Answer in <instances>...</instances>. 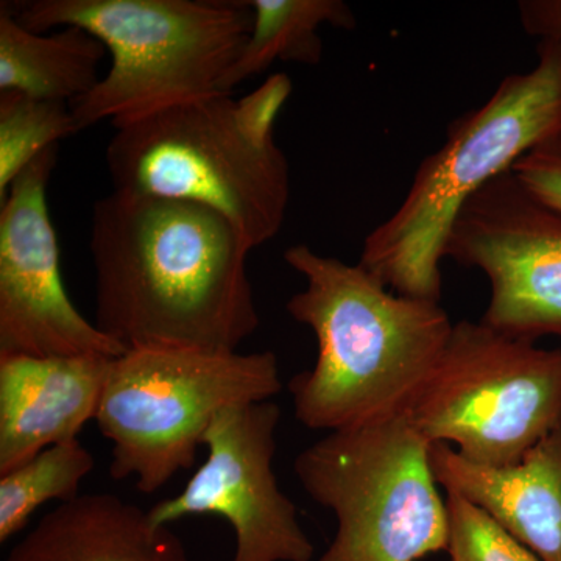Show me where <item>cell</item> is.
<instances>
[{
	"instance_id": "obj_22",
	"label": "cell",
	"mask_w": 561,
	"mask_h": 561,
	"mask_svg": "<svg viewBox=\"0 0 561 561\" xmlns=\"http://www.w3.org/2000/svg\"><path fill=\"white\" fill-rule=\"evenodd\" d=\"M518 11L527 35L540 41L561 39V0H523Z\"/></svg>"
},
{
	"instance_id": "obj_14",
	"label": "cell",
	"mask_w": 561,
	"mask_h": 561,
	"mask_svg": "<svg viewBox=\"0 0 561 561\" xmlns=\"http://www.w3.org/2000/svg\"><path fill=\"white\" fill-rule=\"evenodd\" d=\"M3 561H191L179 535L111 493L80 494L46 513Z\"/></svg>"
},
{
	"instance_id": "obj_1",
	"label": "cell",
	"mask_w": 561,
	"mask_h": 561,
	"mask_svg": "<svg viewBox=\"0 0 561 561\" xmlns=\"http://www.w3.org/2000/svg\"><path fill=\"white\" fill-rule=\"evenodd\" d=\"M253 250L216 210L114 190L92 208L95 324L125 351H238L261 324Z\"/></svg>"
},
{
	"instance_id": "obj_9",
	"label": "cell",
	"mask_w": 561,
	"mask_h": 561,
	"mask_svg": "<svg viewBox=\"0 0 561 561\" xmlns=\"http://www.w3.org/2000/svg\"><path fill=\"white\" fill-rule=\"evenodd\" d=\"M445 260L489 279L485 327L524 342L561 339V213L515 173L491 181L461 208Z\"/></svg>"
},
{
	"instance_id": "obj_16",
	"label": "cell",
	"mask_w": 561,
	"mask_h": 561,
	"mask_svg": "<svg viewBox=\"0 0 561 561\" xmlns=\"http://www.w3.org/2000/svg\"><path fill=\"white\" fill-rule=\"evenodd\" d=\"M253 24L238 60L220 84L232 94L243 81L261 76L276 61L317 66L323 58V25L354 31L356 16L342 0H247Z\"/></svg>"
},
{
	"instance_id": "obj_17",
	"label": "cell",
	"mask_w": 561,
	"mask_h": 561,
	"mask_svg": "<svg viewBox=\"0 0 561 561\" xmlns=\"http://www.w3.org/2000/svg\"><path fill=\"white\" fill-rule=\"evenodd\" d=\"M94 467V456L73 440L51 446L0 474V542L21 534L47 502L65 504L80 496V485Z\"/></svg>"
},
{
	"instance_id": "obj_4",
	"label": "cell",
	"mask_w": 561,
	"mask_h": 561,
	"mask_svg": "<svg viewBox=\"0 0 561 561\" xmlns=\"http://www.w3.org/2000/svg\"><path fill=\"white\" fill-rule=\"evenodd\" d=\"M7 5L28 31L81 28L108 51V72L70 105L77 133L99 122L114 127L219 94L253 24L247 0H33Z\"/></svg>"
},
{
	"instance_id": "obj_5",
	"label": "cell",
	"mask_w": 561,
	"mask_h": 561,
	"mask_svg": "<svg viewBox=\"0 0 561 561\" xmlns=\"http://www.w3.org/2000/svg\"><path fill=\"white\" fill-rule=\"evenodd\" d=\"M105 157L114 190L216 210L253 249L286 220V154L242 130L228 92L114 125Z\"/></svg>"
},
{
	"instance_id": "obj_13",
	"label": "cell",
	"mask_w": 561,
	"mask_h": 561,
	"mask_svg": "<svg viewBox=\"0 0 561 561\" xmlns=\"http://www.w3.org/2000/svg\"><path fill=\"white\" fill-rule=\"evenodd\" d=\"M437 483L489 513L541 561H561V426L512 467L463 459L453 446L431 445Z\"/></svg>"
},
{
	"instance_id": "obj_18",
	"label": "cell",
	"mask_w": 561,
	"mask_h": 561,
	"mask_svg": "<svg viewBox=\"0 0 561 561\" xmlns=\"http://www.w3.org/2000/svg\"><path fill=\"white\" fill-rule=\"evenodd\" d=\"M77 135L69 103L0 92V202L39 154Z\"/></svg>"
},
{
	"instance_id": "obj_3",
	"label": "cell",
	"mask_w": 561,
	"mask_h": 561,
	"mask_svg": "<svg viewBox=\"0 0 561 561\" xmlns=\"http://www.w3.org/2000/svg\"><path fill=\"white\" fill-rule=\"evenodd\" d=\"M537 66L501 81L489 101L454 121L413 175L398 209L367 236L359 264L394 294L442 298V261L472 195L561 133V39L538 44Z\"/></svg>"
},
{
	"instance_id": "obj_21",
	"label": "cell",
	"mask_w": 561,
	"mask_h": 561,
	"mask_svg": "<svg viewBox=\"0 0 561 561\" xmlns=\"http://www.w3.org/2000/svg\"><path fill=\"white\" fill-rule=\"evenodd\" d=\"M512 172L534 197L561 213V133L535 147Z\"/></svg>"
},
{
	"instance_id": "obj_20",
	"label": "cell",
	"mask_w": 561,
	"mask_h": 561,
	"mask_svg": "<svg viewBox=\"0 0 561 561\" xmlns=\"http://www.w3.org/2000/svg\"><path fill=\"white\" fill-rule=\"evenodd\" d=\"M294 84L286 73H273L256 90L236 101L242 130L257 142H275V125L289 101Z\"/></svg>"
},
{
	"instance_id": "obj_7",
	"label": "cell",
	"mask_w": 561,
	"mask_h": 561,
	"mask_svg": "<svg viewBox=\"0 0 561 561\" xmlns=\"http://www.w3.org/2000/svg\"><path fill=\"white\" fill-rule=\"evenodd\" d=\"M294 471L337 519L319 561H416L448 548L431 443L408 415L330 432L298 454Z\"/></svg>"
},
{
	"instance_id": "obj_19",
	"label": "cell",
	"mask_w": 561,
	"mask_h": 561,
	"mask_svg": "<svg viewBox=\"0 0 561 561\" xmlns=\"http://www.w3.org/2000/svg\"><path fill=\"white\" fill-rule=\"evenodd\" d=\"M448 548L451 561H541L526 546L502 529L489 513L448 493Z\"/></svg>"
},
{
	"instance_id": "obj_2",
	"label": "cell",
	"mask_w": 561,
	"mask_h": 561,
	"mask_svg": "<svg viewBox=\"0 0 561 561\" xmlns=\"http://www.w3.org/2000/svg\"><path fill=\"white\" fill-rule=\"evenodd\" d=\"M284 261L306 283L287 312L317 341L316 364L289 382L297 420L330 434L408 415L451 337L440 302L394 294L360 264L306 243Z\"/></svg>"
},
{
	"instance_id": "obj_12",
	"label": "cell",
	"mask_w": 561,
	"mask_h": 561,
	"mask_svg": "<svg viewBox=\"0 0 561 561\" xmlns=\"http://www.w3.org/2000/svg\"><path fill=\"white\" fill-rule=\"evenodd\" d=\"M113 359L0 356V474L79 440L98 415Z\"/></svg>"
},
{
	"instance_id": "obj_8",
	"label": "cell",
	"mask_w": 561,
	"mask_h": 561,
	"mask_svg": "<svg viewBox=\"0 0 561 561\" xmlns=\"http://www.w3.org/2000/svg\"><path fill=\"white\" fill-rule=\"evenodd\" d=\"M408 416L431 445L512 467L561 426V350L461 320Z\"/></svg>"
},
{
	"instance_id": "obj_15",
	"label": "cell",
	"mask_w": 561,
	"mask_h": 561,
	"mask_svg": "<svg viewBox=\"0 0 561 561\" xmlns=\"http://www.w3.org/2000/svg\"><path fill=\"white\" fill-rule=\"evenodd\" d=\"M106 54L101 41L81 28L28 31L5 2L0 7V92L72 105L102 80Z\"/></svg>"
},
{
	"instance_id": "obj_10",
	"label": "cell",
	"mask_w": 561,
	"mask_h": 561,
	"mask_svg": "<svg viewBox=\"0 0 561 561\" xmlns=\"http://www.w3.org/2000/svg\"><path fill=\"white\" fill-rule=\"evenodd\" d=\"M279 421L272 401L221 411L203 438L208 457L179 494L147 511L150 522L216 515L234 530L231 561H311L312 541L273 470Z\"/></svg>"
},
{
	"instance_id": "obj_11",
	"label": "cell",
	"mask_w": 561,
	"mask_h": 561,
	"mask_svg": "<svg viewBox=\"0 0 561 561\" xmlns=\"http://www.w3.org/2000/svg\"><path fill=\"white\" fill-rule=\"evenodd\" d=\"M58 146L39 154L0 202V356L119 357L65 289L47 186Z\"/></svg>"
},
{
	"instance_id": "obj_6",
	"label": "cell",
	"mask_w": 561,
	"mask_h": 561,
	"mask_svg": "<svg viewBox=\"0 0 561 561\" xmlns=\"http://www.w3.org/2000/svg\"><path fill=\"white\" fill-rule=\"evenodd\" d=\"M283 389L272 351L136 348L111 360L95 423L113 443L110 476L161 490L197 459L210 423L232 405Z\"/></svg>"
}]
</instances>
